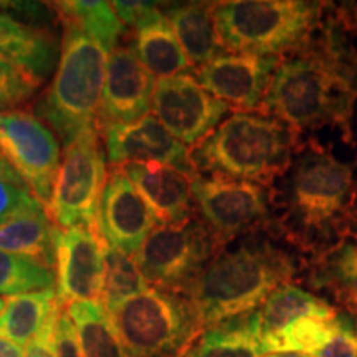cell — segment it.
Here are the masks:
<instances>
[{"label":"cell","mask_w":357,"mask_h":357,"mask_svg":"<svg viewBox=\"0 0 357 357\" xmlns=\"http://www.w3.org/2000/svg\"><path fill=\"white\" fill-rule=\"evenodd\" d=\"M291 253L268 240L223 248L195 276L184 296L200 331L257 311L271 291L296 275Z\"/></svg>","instance_id":"6da1fadb"},{"label":"cell","mask_w":357,"mask_h":357,"mask_svg":"<svg viewBox=\"0 0 357 357\" xmlns=\"http://www.w3.org/2000/svg\"><path fill=\"white\" fill-rule=\"evenodd\" d=\"M357 91L331 68L311 40L293 56L281 58L265 100L258 106L296 136L324 126H339L351 139Z\"/></svg>","instance_id":"7a4b0ae2"},{"label":"cell","mask_w":357,"mask_h":357,"mask_svg":"<svg viewBox=\"0 0 357 357\" xmlns=\"http://www.w3.org/2000/svg\"><path fill=\"white\" fill-rule=\"evenodd\" d=\"M298 139L271 116L236 111L190 149L197 174H218L268 185L291 166Z\"/></svg>","instance_id":"3957f363"},{"label":"cell","mask_w":357,"mask_h":357,"mask_svg":"<svg viewBox=\"0 0 357 357\" xmlns=\"http://www.w3.org/2000/svg\"><path fill=\"white\" fill-rule=\"evenodd\" d=\"M63 29L55 77L37 102V114L66 147L83 131L98 128L109 53L78 26L63 22Z\"/></svg>","instance_id":"277c9868"},{"label":"cell","mask_w":357,"mask_h":357,"mask_svg":"<svg viewBox=\"0 0 357 357\" xmlns=\"http://www.w3.org/2000/svg\"><path fill=\"white\" fill-rule=\"evenodd\" d=\"M329 3L303 0H235L213 3L223 52L280 56L301 50Z\"/></svg>","instance_id":"5b68a950"},{"label":"cell","mask_w":357,"mask_h":357,"mask_svg":"<svg viewBox=\"0 0 357 357\" xmlns=\"http://www.w3.org/2000/svg\"><path fill=\"white\" fill-rule=\"evenodd\" d=\"M131 357H169L197 339L194 307L181 293L149 287L105 306Z\"/></svg>","instance_id":"8992f818"},{"label":"cell","mask_w":357,"mask_h":357,"mask_svg":"<svg viewBox=\"0 0 357 357\" xmlns=\"http://www.w3.org/2000/svg\"><path fill=\"white\" fill-rule=\"evenodd\" d=\"M354 174L349 164L326 151L300 154L291 174V217L301 236H329L344 223L351 205Z\"/></svg>","instance_id":"52a82bcc"},{"label":"cell","mask_w":357,"mask_h":357,"mask_svg":"<svg viewBox=\"0 0 357 357\" xmlns=\"http://www.w3.org/2000/svg\"><path fill=\"white\" fill-rule=\"evenodd\" d=\"M220 243L200 218L177 225H158L134 255L142 276L155 288L184 294Z\"/></svg>","instance_id":"ba28073f"},{"label":"cell","mask_w":357,"mask_h":357,"mask_svg":"<svg viewBox=\"0 0 357 357\" xmlns=\"http://www.w3.org/2000/svg\"><path fill=\"white\" fill-rule=\"evenodd\" d=\"M108 159L98 128L83 131L65 147L47 212L56 229L96 225L101 192L108 178Z\"/></svg>","instance_id":"9c48e42d"},{"label":"cell","mask_w":357,"mask_h":357,"mask_svg":"<svg viewBox=\"0 0 357 357\" xmlns=\"http://www.w3.org/2000/svg\"><path fill=\"white\" fill-rule=\"evenodd\" d=\"M192 199L200 220L225 248L236 236L255 230L270 215L265 185L225 176H195Z\"/></svg>","instance_id":"30bf717a"},{"label":"cell","mask_w":357,"mask_h":357,"mask_svg":"<svg viewBox=\"0 0 357 357\" xmlns=\"http://www.w3.org/2000/svg\"><path fill=\"white\" fill-rule=\"evenodd\" d=\"M0 151L26 189L47 208L61 164L55 132L25 111L3 113L0 114Z\"/></svg>","instance_id":"8fae6325"},{"label":"cell","mask_w":357,"mask_h":357,"mask_svg":"<svg viewBox=\"0 0 357 357\" xmlns=\"http://www.w3.org/2000/svg\"><path fill=\"white\" fill-rule=\"evenodd\" d=\"M108 243L96 225L55 227L56 300L61 306L105 300Z\"/></svg>","instance_id":"7c38bea8"},{"label":"cell","mask_w":357,"mask_h":357,"mask_svg":"<svg viewBox=\"0 0 357 357\" xmlns=\"http://www.w3.org/2000/svg\"><path fill=\"white\" fill-rule=\"evenodd\" d=\"M151 109L178 142L192 149L220 124L230 106L212 96L194 75L181 73L155 79Z\"/></svg>","instance_id":"4fadbf2b"},{"label":"cell","mask_w":357,"mask_h":357,"mask_svg":"<svg viewBox=\"0 0 357 357\" xmlns=\"http://www.w3.org/2000/svg\"><path fill=\"white\" fill-rule=\"evenodd\" d=\"M159 223L123 167L108 172L96 212V227L109 248L134 257Z\"/></svg>","instance_id":"5bb4252c"},{"label":"cell","mask_w":357,"mask_h":357,"mask_svg":"<svg viewBox=\"0 0 357 357\" xmlns=\"http://www.w3.org/2000/svg\"><path fill=\"white\" fill-rule=\"evenodd\" d=\"M106 159L113 167L134 162H160L197 176L190 149L178 142L153 114L134 123L100 128Z\"/></svg>","instance_id":"9a60e30c"},{"label":"cell","mask_w":357,"mask_h":357,"mask_svg":"<svg viewBox=\"0 0 357 357\" xmlns=\"http://www.w3.org/2000/svg\"><path fill=\"white\" fill-rule=\"evenodd\" d=\"M280 61V56L223 53L195 68V78L217 100L235 108L253 109L265 100Z\"/></svg>","instance_id":"2e32d148"},{"label":"cell","mask_w":357,"mask_h":357,"mask_svg":"<svg viewBox=\"0 0 357 357\" xmlns=\"http://www.w3.org/2000/svg\"><path fill=\"white\" fill-rule=\"evenodd\" d=\"M155 79L132 47H116L106 61L98 129L116 123H134L151 111Z\"/></svg>","instance_id":"e0dca14e"},{"label":"cell","mask_w":357,"mask_h":357,"mask_svg":"<svg viewBox=\"0 0 357 357\" xmlns=\"http://www.w3.org/2000/svg\"><path fill=\"white\" fill-rule=\"evenodd\" d=\"M119 17L124 25L136 30L132 48L154 78L176 77L195 70L158 3L124 2L119 6Z\"/></svg>","instance_id":"ac0fdd59"},{"label":"cell","mask_w":357,"mask_h":357,"mask_svg":"<svg viewBox=\"0 0 357 357\" xmlns=\"http://www.w3.org/2000/svg\"><path fill=\"white\" fill-rule=\"evenodd\" d=\"M121 167L159 225H177L190 220L194 212V174L160 162H134Z\"/></svg>","instance_id":"d6986e66"},{"label":"cell","mask_w":357,"mask_h":357,"mask_svg":"<svg viewBox=\"0 0 357 357\" xmlns=\"http://www.w3.org/2000/svg\"><path fill=\"white\" fill-rule=\"evenodd\" d=\"M0 60L17 66L42 84L56 63L58 47L50 33L0 12Z\"/></svg>","instance_id":"ffe728a7"},{"label":"cell","mask_w":357,"mask_h":357,"mask_svg":"<svg viewBox=\"0 0 357 357\" xmlns=\"http://www.w3.org/2000/svg\"><path fill=\"white\" fill-rule=\"evenodd\" d=\"M164 13L194 68L204 66L223 55L213 22V3H181L169 7Z\"/></svg>","instance_id":"44dd1931"},{"label":"cell","mask_w":357,"mask_h":357,"mask_svg":"<svg viewBox=\"0 0 357 357\" xmlns=\"http://www.w3.org/2000/svg\"><path fill=\"white\" fill-rule=\"evenodd\" d=\"M0 250L55 271V223L47 208L24 212L0 223Z\"/></svg>","instance_id":"7402d4cb"},{"label":"cell","mask_w":357,"mask_h":357,"mask_svg":"<svg viewBox=\"0 0 357 357\" xmlns=\"http://www.w3.org/2000/svg\"><path fill=\"white\" fill-rule=\"evenodd\" d=\"M257 311L204 329L185 357H265Z\"/></svg>","instance_id":"603a6c76"},{"label":"cell","mask_w":357,"mask_h":357,"mask_svg":"<svg viewBox=\"0 0 357 357\" xmlns=\"http://www.w3.org/2000/svg\"><path fill=\"white\" fill-rule=\"evenodd\" d=\"M260 321L261 337L278 333L293 321L314 318L333 321L337 318V310L329 303L293 283H284L271 291L265 303L257 311Z\"/></svg>","instance_id":"cb8c5ba5"},{"label":"cell","mask_w":357,"mask_h":357,"mask_svg":"<svg viewBox=\"0 0 357 357\" xmlns=\"http://www.w3.org/2000/svg\"><path fill=\"white\" fill-rule=\"evenodd\" d=\"M60 307L63 306L56 300L55 288L10 296L0 314V337L29 346Z\"/></svg>","instance_id":"d4e9b609"},{"label":"cell","mask_w":357,"mask_h":357,"mask_svg":"<svg viewBox=\"0 0 357 357\" xmlns=\"http://www.w3.org/2000/svg\"><path fill=\"white\" fill-rule=\"evenodd\" d=\"M311 284L333 293L357 321V245L341 242L324 250L311 271Z\"/></svg>","instance_id":"484cf974"},{"label":"cell","mask_w":357,"mask_h":357,"mask_svg":"<svg viewBox=\"0 0 357 357\" xmlns=\"http://www.w3.org/2000/svg\"><path fill=\"white\" fill-rule=\"evenodd\" d=\"M83 357H131L116 333L102 303L78 301L66 306Z\"/></svg>","instance_id":"4316f807"},{"label":"cell","mask_w":357,"mask_h":357,"mask_svg":"<svg viewBox=\"0 0 357 357\" xmlns=\"http://www.w3.org/2000/svg\"><path fill=\"white\" fill-rule=\"evenodd\" d=\"M55 10L61 22L71 24L95 38L98 43L111 53L118 47V40L124 33L126 25L123 24L111 2H86V0H71V2H55Z\"/></svg>","instance_id":"83f0119b"},{"label":"cell","mask_w":357,"mask_h":357,"mask_svg":"<svg viewBox=\"0 0 357 357\" xmlns=\"http://www.w3.org/2000/svg\"><path fill=\"white\" fill-rule=\"evenodd\" d=\"M339 314L333 321H321L314 318H301L293 321L278 333L263 336L265 351L273 352H301L316 354L331 341L337 331Z\"/></svg>","instance_id":"f1b7e54d"},{"label":"cell","mask_w":357,"mask_h":357,"mask_svg":"<svg viewBox=\"0 0 357 357\" xmlns=\"http://www.w3.org/2000/svg\"><path fill=\"white\" fill-rule=\"evenodd\" d=\"M55 284V271L50 268L0 250V296L43 291Z\"/></svg>","instance_id":"f546056e"},{"label":"cell","mask_w":357,"mask_h":357,"mask_svg":"<svg viewBox=\"0 0 357 357\" xmlns=\"http://www.w3.org/2000/svg\"><path fill=\"white\" fill-rule=\"evenodd\" d=\"M146 288H149V283L142 276L136 258L109 248L106 257V287L102 305H113L123 298L144 291Z\"/></svg>","instance_id":"4dcf8cb0"},{"label":"cell","mask_w":357,"mask_h":357,"mask_svg":"<svg viewBox=\"0 0 357 357\" xmlns=\"http://www.w3.org/2000/svg\"><path fill=\"white\" fill-rule=\"evenodd\" d=\"M40 83L7 61L0 60V114L19 111L37 93Z\"/></svg>","instance_id":"1f68e13d"},{"label":"cell","mask_w":357,"mask_h":357,"mask_svg":"<svg viewBox=\"0 0 357 357\" xmlns=\"http://www.w3.org/2000/svg\"><path fill=\"white\" fill-rule=\"evenodd\" d=\"M43 207L25 185L0 177V223Z\"/></svg>","instance_id":"d6a6232c"},{"label":"cell","mask_w":357,"mask_h":357,"mask_svg":"<svg viewBox=\"0 0 357 357\" xmlns=\"http://www.w3.org/2000/svg\"><path fill=\"white\" fill-rule=\"evenodd\" d=\"M354 323V318L349 314H339L336 334L312 357H357V326Z\"/></svg>","instance_id":"836d02e7"},{"label":"cell","mask_w":357,"mask_h":357,"mask_svg":"<svg viewBox=\"0 0 357 357\" xmlns=\"http://www.w3.org/2000/svg\"><path fill=\"white\" fill-rule=\"evenodd\" d=\"M53 349H55V357H83L77 331H75L73 323H71L70 316L66 314L65 307H61L56 319Z\"/></svg>","instance_id":"e575fe53"},{"label":"cell","mask_w":357,"mask_h":357,"mask_svg":"<svg viewBox=\"0 0 357 357\" xmlns=\"http://www.w3.org/2000/svg\"><path fill=\"white\" fill-rule=\"evenodd\" d=\"M61 311V307H60ZM60 311L53 316L50 323L43 328V331L26 346L25 357H55V349H53V336H55V326Z\"/></svg>","instance_id":"d590c367"},{"label":"cell","mask_w":357,"mask_h":357,"mask_svg":"<svg viewBox=\"0 0 357 357\" xmlns=\"http://www.w3.org/2000/svg\"><path fill=\"white\" fill-rule=\"evenodd\" d=\"M0 357H25V351L15 342L0 337Z\"/></svg>","instance_id":"8d00e7d4"},{"label":"cell","mask_w":357,"mask_h":357,"mask_svg":"<svg viewBox=\"0 0 357 357\" xmlns=\"http://www.w3.org/2000/svg\"><path fill=\"white\" fill-rule=\"evenodd\" d=\"M0 177L7 178V181L10 182H15V184L25 185L24 182H22V178L19 177V174L13 171V167L8 164V160L6 159V155L2 154V151H0Z\"/></svg>","instance_id":"74e56055"},{"label":"cell","mask_w":357,"mask_h":357,"mask_svg":"<svg viewBox=\"0 0 357 357\" xmlns=\"http://www.w3.org/2000/svg\"><path fill=\"white\" fill-rule=\"evenodd\" d=\"M265 357H312V356L301 354V352H273V354H268Z\"/></svg>","instance_id":"f35d334b"},{"label":"cell","mask_w":357,"mask_h":357,"mask_svg":"<svg viewBox=\"0 0 357 357\" xmlns=\"http://www.w3.org/2000/svg\"><path fill=\"white\" fill-rule=\"evenodd\" d=\"M192 346V344H190ZM189 346V347H190ZM189 347H187V349H189ZM187 349H184V351H181V352H177V354H174V356H169V357H185V354H187Z\"/></svg>","instance_id":"ab89813d"},{"label":"cell","mask_w":357,"mask_h":357,"mask_svg":"<svg viewBox=\"0 0 357 357\" xmlns=\"http://www.w3.org/2000/svg\"><path fill=\"white\" fill-rule=\"evenodd\" d=\"M352 13H354V15H352V19H354L356 25H357V3H354V7H352Z\"/></svg>","instance_id":"60d3db41"},{"label":"cell","mask_w":357,"mask_h":357,"mask_svg":"<svg viewBox=\"0 0 357 357\" xmlns=\"http://www.w3.org/2000/svg\"><path fill=\"white\" fill-rule=\"evenodd\" d=\"M3 307H6V301H3V298H0V314H2Z\"/></svg>","instance_id":"b9f144b4"}]
</instances>
